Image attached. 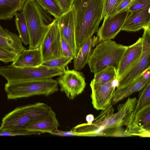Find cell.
I'll return each mask as SVG.
<instances>
[{"instance_id": "cell-15", "label": "cell", "mask_w": 150, "mask_h": 150, "mask_svg": "<svg viewBox=\"0 0 150 150\" xmlns=\"http://www.w3.org/2000/svg\"><path fill=\"white\" fill-rule=\"evenodd\" d=\"M150 81V69H149L143 73L140 78L132 83L117 88L114 94L112 105H115L133 93L142 90Z\"/></svg>"}, {"instance_id": "cell-17", "label": "cell", "mask_w": 150, "mask_h": 150, "mask_svg": "<svg viewBox=\"0 0 150 150\" xmlns=\"http://www.w3.org/2000/svg\"><path fill=\"white\" fill-rule=\"evenodd\" d=\"M42 62L40 47L35 49H26L18 54L11 64L17 67H34L40 65Z\"/></svg>"}, {"instance_id": "cell-7", "label": "cell", "mask_w": 150, "mask_h": 150, "mask_svg": "<svg viewBox=\"0 0 150 150\" xmlns=\"http://www.w3.org/2000/svg\"><path fill=\"white\" fill-rule=\"evenodd\" d=\"M40 47L43 62L63 56L61 34L57 18H54L49 25Z\"/></svg>"}, {"instance_id": "cell-11", "label": "cell", "mask_w": 150, "mask_h": 150, "mask_svg": "<svg viewBox=\"0 0 150 150\" xmlns=\"http://www.w3.org/2000/svg\"><path fill=\"white\" fill-rule=\"evenodd\" d=\"M57 18L61 34L71 47L74 58L78 52L79 47L76 43L74 15L72 7Z\"/></svg>"}, {"instance_id": "cell-29", "label": "cell", "mask_w": 150, "mask_h": 150, "mask_svg": "<svg viewBox=\"0 0 150 150\" xmlns=\"http://www.w3.org/2000/svg\"><path fill=\"white\" fill-rule=\"evenodd\" d=\"M150 6V0H132L127 9L131 12Z\"/></svg>"}, {"instance_id": "cell-13", "label": "cell", "mask_w": 150, "mask_h": 150, "mask_svg": "<svg viewBox=\"0 0 150 150\" xmlns=\"http://www.w3.org/2000/svg\"><path fill=\"white\" fill-rule=\"evenodd\" d=\"M142 38H139L135 43L128 46L117 69V81L139 61L142 54Z\"/></svg>"}, {"instance_id": "cell-36", "label": "cell", "mask_w": 150, "mask_h": 150, "mask_svg": "<svg viewBox=\"0 0 150 150\" xmlns=\"http://www.w3.org/2000/svg\"><path fill=\"white\" fill-rule=\"evenodd\" d=\"M94 116L93 115L90 114L87 115L86 118L87 123L89 124H91L94 121Z\"/></svg>"}, {"instance_id": "cell-16", "label": "cell", "mask_w": 150, "mask_h": 150, "mask_svg": "<svg viewBox=\"0 0 150 150\" xmlns=\"http://www.w3.org/2000/svg\"><path fill=\"white\" fill-rule=\"evenodd\" d=\"M59 125L56 113L52 110L29 125L25 128V129L33 134L44 133H50L53 131L58 129Z\"/></svg>"}, {"instance_id": "cell-22", "label": "cell", "mask_w": 150, "mask_h": 150, "mask_svg": "<svg viewBox=\"0 0 150 150\" xmlns=\"http://www.w3.org/2000/svg\"><path fill=\"white\" fill-rule=\"evenodd\" d=\"M116 69L113 66H108L94 74L92 79L96 83H105L117 79Z\"/></svg>"}, {"instance_id": "cell-6", "label": "cell", "mask_w": 150, "mask_h": 150, "mask_svg": "<svg viewBox=\"0 0 150 150\" xmlns=\"http://www.w3.org/2000/svg\"><path fill=\"white\" fill-rule=\"evenodd\" d=\"M63 72L58 68H51L41 65L24 68L17 67L11 64L0 65V75L8 83L49 79L59 76Z\"/></svg>"}, {"instance_id": "cell-27", "label": "cell", "mask_w": 150, "mask_h": 150, "mask_svg": "<svg viewBox=\"0 0 150 150\" xmlns=\"http://www.w3.org/2000/svg\"><path fill=\"white\" fill-rule=\"evenodd\" d=\"M127 136H137L140 137H150V131L146 130L140 127L133 121L124 132Z\"/></svg>"}, {"instance_id": "cell-35", "label": "cell", "mask_w": 150, "mask_h": 150, "mask_svg": "<svg viewBox=\"0 0 150 150\" xmlns=\"http://www.w3.org/2000/svg\"><path fill=\"white\" fill-rule=\"evenodd\" d=\"M132 1V0H123L111 14L116 13L125 9H127Z\"/></svg>"}, {"instance_id": "cell-21", "label": "cell", "mask_w": 150, "mask_h": 150, "mask_svg": "<svg viewBox=\"0 0 150 150\" xmlns=\"http://www.w3.org/2000/svg\"><path fill=\"white\" fill-rule=\"evenodd\" d=\"M15 25L22 42L25 45H29V36L25 18L22 11L15 15Z\"/></svg>"}, {"instance_id": "cell-12", "label": "cell", "mask_w": 150, "mask_h": 150, "mask_svg": "<svg viewBox=\"0 0 150 150\" xmlns=\"http://www.w3.org/2000/svg\"><path fill=\"white\" fill-rule=\"evenodd\" d=\"M150 50H142L138 62L117 81V88L131 84L141 77L143 73L150 69Z\"/></svg>"}, {"instance_id": "cell-3", "label": "cell", "mask_w": 150, "mask_h": 150, "mask_svg": "<svg viewBox=\"0 0 150 150\" xmlns=\"http://www.w3.org/2000/svg\"><path fill=\"white\" fill-rule=\"evenodd\" d=\"M52 110L47 104L40 102L18 107L2 118L0 131L25 130L29 125Z\"/></svg>"}, {"instance_id": "cell-25", "label": "cell", "mask_w": 150, "mask_h": 150, "mask_svg": "<svg viewBox=\"0 0 150 150\" xmlns=\"http://www.w3.org/2000/svg\"><path fill=\"white\" fill-rule=\"evenodd\" d=\"M141 91L137 100L135 114L147 105L150 104V82L148 83Z\"/></svg>"}, {"instance_id": "cell-4", "label": "cell", "mask_w": 150, "mask_h": 150, "mask_svg": "<svg viewBox=\"0 0 150 150\" xmlns=\"http://www.w3.org/2000/svg\"><path fill=\"white\" fill-rule=\"evenodd\" d=\"M127 47L111 40L97 44L88 63L91 72L94 74L110 66L117 70Z\"/></svg>"}, {"instance_id": "cell-18", "label": "cell", "mask_w": 150, "mask_h": 150, "mask_svg": "<svg viewBox=\"0 0 150 150\" xmlns=\"http://www.w3.org/2000/svg\"><path fill=\"white\" fill-rule=\"evenodd\" d=\"M0 46L18 54L26 48L23 46L19 36L0 25Z\"/></svg>"}, {"instance_id": "cell-1", "label": "cell", "mask_w": 150, "mask_h": 150, "mask_svg": "<svg viewBox=\"0 0 150 150\" xmlns=\"http://www.w3.org/2000/svg\"><path fill=\"white\" fill-rule=\"evenodd\" d=\"M103 0H74L76 43L80 47L97 32L102 16Z\"/></svg>"}, {"instance_id": "cell-31", "label": "cell", "mask_w": 150, "mask_h": 150, "mask_svg": "<svg viewBox=\"0 0 150 150\" xmlns=\"http://www.w3.org/2000/svg\"><path fill=\"white\" fill-rule=\"evenodd\" d=\"M61 47L63 56L74 58V56L72 49L63 36L61 34Z\"/></svg>"}, {"instance_id": "cell-26", "label": "cell", "mask_w": 150, "mask_h": 150, "mask_svg": "<svg viewBox=\"0 0 150 150\" xmlns=\"http://www.w3.org/2000/svg\"><path fill=\"white\" fill-rule=\"evenodd\" d=\"M73 59L64 56L53 59L43 62L41 64L51 68H58L63 71L65 67Z\"/></svg>"}, {"instance_id": "cell-32", "label": "cell", "mask_w": 150, "mask_h": 150, "mask_svg": "<svg viewBox=\"0 0 150 150\" xmlns=\"http://www.w3.org/2000/svg\"><path fill=\"white\" fill-rule=\"evenodd\" d=\"M54 0L59 6L64 13L72 7L74 0Z\"/></svg>"}, {"instance_id": "cell-5", "label": "cell", "mask_w": 150, "mask_h": 150, "mask_svg": "<svg viewBox=\"0 0 150 150\" xmlns=\"http://www.w3.org/2000/svg\"><path fill=\"white\" fill-rule=\"evenodd\" d=\"M57 80L47 79L8 83L4 89L8 99H16L35 95L48 96L58 90Z\"/></svg>"}, {"instance_id": "cell-14", "label": "cell", "mask_w": 150, "mask_h": 150, "mask_svg": "<svg viewBox=\"0 0 150 150\" xmlns=\"http://www.w3.org/2000/svg\"><path fill=\"white\" fill-rule=\"evenodd\" d=\"M150 6L131 12L128 16L121 30L136 32L150 27Z\"/></svg>"}, {"instance_id": "cell-23", "label": "cell", "mask_w": 150, "mask_h": 150, "mask_svg": "<svg viewBox=\"0 0 150 150\" xmlns=\"http://www.w3.org/2000/svg\"><path fill=\"white\" fill-rule=\"evenodd\" d=\"M133 121L140 127L150 131V104L135 114Z\"/></svg>"}, {"instance_id": "cell-33", "label": "cell", "mask_w": 150, "mask_h": 150, "mask_svg": "<svg viewBox=\"0 0 150 150\" xmlns=\"http://www.w3.org/2000/svg\"><path fill=\"white\" fill-rule=\"evenodd\" d=\"M33 134L31 132L25 130L21 131H0V136H15L29 135Z\"/></svg>"}, {"instance_id": "cell-10", "label": "cell", "mask_w": 150, "mask_h": 150, "mask_svg": "<svg viewBox=\"0 0 150 150\" xmlns=\"http://www.w3.org/2000/svg\"><path fill=\"white\" fill-rule=\"evenodd\" d=\"M129 13L128 10L125 9L104 17L102 26L97 31L99 42L110 40L114 38L121 30Z\"/></svg>"}, {"instance_id": "cell-20", "label": "cell", "mask_w": 150, "mask_h": 150, "mask_svg": "<svg viewBox=\"0 0 150 150\" xmlns=\"http://www.w3.org/2000/svg\"><path fill=\"white\" fill-rule=\"evenodd\" d=\"M26 0H0V19H11L22 11Z\"/></svg>"}, {"instance_id": "cell-9", "label": "cell", "mask_w": 150, "mask_h": 150, "mask_svg": "<svg viewBox=\"0 0 150 150\" xmlns=\"http://www.w3.org/2000/svg\"><path fill=\"white\" fill-rule=\"evenodd\" d=\"M115 80L105 83H96L91 81L90 84L91 90L90 96L92 103L96 109L102 110L112 105L115 90Z\"/></svg>"}, {"instance_id": "cell-24", "label": "cell", "mask_w": 150, "mask_h": 150, "mask_svg": "<svg viewBox=\"0 0 150 150\" xmlns=\"http://www.w3.org/2000/svg\"><path fill=\"white\" fill-rule=\"evenodd\" d=\"M43 9L55 18L63 13L60 7L54 0H35Z\"/></svg>"}, {"instance_id": "cell-28", "label": "cell", "mask_w": 150, "mask_h": 150, "mask_svg": "<svg viewBox=\"0 0 150 150\" xmlns=\"http://www.w3.org/2000/svg\"><path fill=\"white\" fill-rule=\"evenodd\" d=\"M123 0H103L102 16L104 18L112 14Z\"/></svg>"}, {"instance_id": "cell-8", "label": "cell", "mask_w": 150, "mask_h": 150, "mask_svg": "<svg viewBox=\"0 0 150 150\" xmlns=\"http://www.w3.org/2000/svg\"><path fill=\"white\" fill-rule=\"evenodd\" d=\"M60 86V91L64 92L70 100H73L81 93L86 86L85 78L81 72L68 69L57 79Z\"/></svg>"}, {"instance_id": "cell-30", "label": "cell", "mask_w": 150, "mask_h": 150, "mask_svg": "<svg viewBox=\"0 0 150 150\" xmlns=\"http://www.w3.org/2000/svg\"><path fill=\"white\" fill-rule=\"evenodd\" d=\"M18 54L8 51L0 46V61L6 63L13 62Z\"/></svg>"}, {"instance_id": "cell-19", "label": "cell", "mask_w": 150, "mask_h": 150, "mask_svg": "<svg viewBox=\"0 0 150 150\" xmlns=\"http://www.w3.org/2000/svg\"><path fill=\"white\" fill-rule=\"evenodd\" d=\"M99 42L98 37L88 39L79 47L78 52L73 59L74 69L80 70L88 63L93 48Z\"/></svg>"}, {"instance_id": "cell-2", "label": "cell", "mask_w": 150, "mask_h": 150, "mask_svg": "<svg viewBox=\"0 0 150 150\" xmlns=\"http://www.w3.org/2000/svg\"><path fill=\"white\" fill-rule=\"evenodd\" d=\"M22 11L29 36V49L38 48L53 20L35 0H26Z\"/></svg>"}, {"instance_id": "cell-34", "label": "cell", "mask_w": 150, "mask_h": 150, "mask_svg": "<svg viewBox=\"0 0 150 150\" xmlns=\"http://www.w3.org/2000/svg\"><path fill=\"white\" fill-rule=\"evenodd\" d=\"M50 133L53 135L62 137L78 136V133L72 130L69 131H64L57 129L53 131Z\"/></svg>"}]
</instances>
